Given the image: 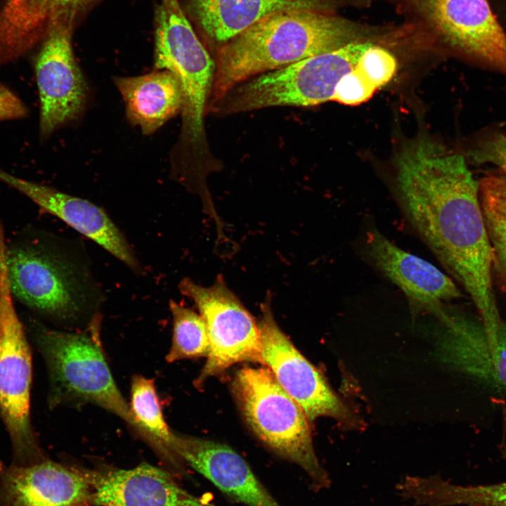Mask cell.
Instances as JSON below:
<instances>
[{
  "instance_id": "obj_1",
  "label": "cell",
  "mask_w": 506,
  "mask_h": 506,
  "mask_svg": "<svg viewBox=\"0 0 506 506\" xmlns=\"http://www.w3.org/2000/svg\"><path fill=\"white\" fill-rule=\"evenodd\" d=\"M403 209L423 242L468 293L488 332L501 318L493 288V257L478 183L464 157L421 140L398 161Z\"/></svg>"
},
{
  "instance_id": "obj_21",
  "label": "cell",
  "mask_w": 506,
  "mask_h": 506,
  "mask_svg": "<svg viewBox=\"0 0 506 506\" xmlns=\"http://www.w3.org/2000/svg\"><path fill=\"white\" fill-rule=\"evenodd\" d=\"M406 500L417 506H506V482L460 486L439 476H408L403 487Z\"/></svg>"
},
{
  "instance_id": "obj_8",
  "label": "cell",
  "mask_w": 506,
  "mask_h": 506,
  "mask_svg": "<svg viewBox=\"0 0 506 506\" xmlns=\"http://www.w3.org/2000/svg\"><path fill=\"white\" fill-rule=\"evenodd\" d=\"M13 300L0 275V415L11 441L13 463L30 465L46 458L31 425L32 355Z\"/></svg>"
},
{
  "instance_id": "obj_11",
  "label": "cell",
  "mask_w": 506,
  "mask_h": 506,
  "mask_svg": "<svg viewBox=\"0 0 506 506\" xmlns=\"http://www.w3.org/2000/svg\"><path fill=\"white\" fill-rule=\"evenodd\" d=\"M263 365L304 410L310 422L330 417L343 425L358 427L357 416L331 389L322 374L297 350L278 325L268 300L258 323Z\"/></svg>"
},
{
  "instance_id": "obj_20",
  "label": "cell",
  "mask_w": 506,
  "mask_h": 506,
  "mask_svg": "<svg viewBox=\"0 0 506 506\" xmlns=\"http://www.w3.org/2000/svg\"><path fill=\"white\" fill-rule=\"evenodd\" d=\"M99 0H6L0 12V35L20 46L43 38L51 22L62 15L79 14Z\"/></svg>"
},
{
  "instance_id": "obj_26",
  "label": "cell",
  "mask_w": 506,
  "mask_h": 506,
  "mask_svg": "<svg viewBox=\"0 0 506 506\" xmlns=\"http://www.w3.org/2000/svg\"><path fill=\"white\" fill-rule=\"evenodd\" d=\"M173 319L171 344L166 356L168 363L207 356L209 339L205 322L193 310L175 301H169Z\"/></svg>"
},
{
  "instance_id": "obj_12",
  "label": "cell",
  "mask_w": 506,
  "mask_h": 506,
  "mask_svg": "<svg viewBox=\"0 0 506 506\" xmlns=\"http://www.w3.org/2000/svg\"><path fill=\"white\" fill-rule=\"evenodd\" d=\"M417 13L455 51L506 73V32L489 0H413Z\"/></svg>"
},
{
  "instance_id": "obj_16",
  "label": "cell",
  "mask_w": 506,
  "mask_h": 506,
  "mask_svg": "<svg viewBox=\"0 0 506 506\" xmlns=\"http://www.w3.org/2000/svg\"><path fill=\"white\" fill-rule=\"evenodd\" d=\"M171 445L183 462L229 497L247 506H281L246 461L229 446L174 432Z\"/></svg>"
},
{
  "instance_id": "obj_29",
  "label": "cell",
  "mask_w": 506,
  "mask_h": 506,
  "mask_svg": "<svg viewBox=\"0 0 506 506\" xmlns=\"http://www.w3.org/2000/svg\"><path fill=\"white\" fill-rule=\"evenodd\" d=\"M495 7L498 13L506 20V0H495Z\"/></svg>"
},
{
  "instance_id": "obj_6",
  "label": "cell",
  "mask_w": 506,
  "mask_h": 506,
  "mask_svg": "<svg viewBox=\"0 0 506 506\" xmlns=\"http://www.w3.org/2000/svg\"><path fill=\"white\" fill-rule=\"evenodd\" d=\"M373 44L360 41L261 74L238 85L212 105L232 114L274 106H313L330 100L344 75Z\"/></svg>"
},
{
  "instance_id": "obj_18",
  "label": "cell",
  "mask_w": 506,
  "mask_h": 506,
  "mask_svg": "<svg viewBox=\"0 0 506 506\" xmlns=\"http://www.w3.org/2000/svg\"><path fill=\"white\" fill-rule=\"evenodd\" d=\"M340 0H189V9L212 40L226 43L265 16L285 11L332 13Z\"/></svg>"
},
{
  "instance_id": "obj_14",
  "label": "cell",
  "mask_w": 506,
  "mask_h": 506,
  "mask_svg": "<svg viewBox=\"0 0 506 506\" xmlns=\"http://www.w3.org/2000/svg\"><path fill=\"white\" fill-rule=\"evenodd\" d=\"M85 472L44 459L30 465L0 462V506H90Z\"/></svg>"
},
{
  "instance_id": "obj_22",
  "label": "cell",
  "mask_w": 506,
  "mask_h": 506,
  "mask_svg": "<svg viewBox=\"0 0 506 506\" xmlns=\"http://www.w3.org/2000/svg\"><path fill=\"white\" fill-rule=\"evenodd\" d=\"M396 67L394 56L373 44L363 53L356 66L339 80L330 100L348 105L367 101L376 90L391 79Z\"/></svg>"
},
{
  "instance_id": "obj_23",
  "label": "cell",
  "mask_w": 506,
  "mask_h": 506,
  "mask_svg": "<svg viewBox=\"0 0 506 506\" xmlns=\"http://www.w3.org/2000/svg\"><path fill=\"white\" fill-rule=\"evenodd\" d=\"M461 371L506 391V321L501 320L491 339L481 331L467 338L461 354Z\"/></svg>"
},
{
  "instance_id": "obj_28",
  "label": "cell",
  "mask_w": 506,
  "mask_h": 506,
  "mask_svg": "<svg viewBox=\"0 0 506 506\" xmlns=\"http://www.w3.org/2000/svg\"><path fill=\"white\" fill-rule=\"evenodd\" d=\"M27 115L28 110L23 102L0 84V121L21 119Z\"/></svg>"
},
{
  "instance_id": "obj_10",
  "label": "cell",
  "mask_w": 506,
  "mask_h": 506,
  "mask_svg": "<svg viewBox=\"0 0 506 506\" xmlns=\"http://www.w3.org/2000/svg\"><path fill=\"white\" fill-rule=\"evenodd\" d=\"M75 20L72 15L54 18L35 60L40 100L39 131L44 138L77 118L86 101L87 85L72 46Z\"/></svg>"
},
{
  "instance_id": "obj_7",
  "label": "cell",
  "mask_w": 506,
  "mask_h": 506,
  "mask_svg": "<svg viewBox=\"0 0 506 506\" xmlns=\"http://www.w3.org/2000/svg\"><path fill=\"white\" fill-rule=\"evenodd\" d=\"M155 70L178 78L183 93L182 131L174 155L189 157L203 131V115L212 89L214 65L197 37L179 0H160L155 16Z\"/></svg>"
},
{
  "instance_id": "obj_27",
  "label": "cell",
  "mask_w": 506,
  "mask_h": 506,
  "mask_svg": "<svg viewBox=\"0 0 506 506\" xmlns=\"http://www.w3.org/2000/svg\"><path fill=\"white\" fill-rule=\"evenodd\" d=\"M468 157L475 164L493 163L506 174V135L495 133L483 138L469 150Z\"/></svg>"
},
{
  "instance_id": "obj_19",
  "label": "cell",
  "mask_w": 506,
  "mask_h": 506,
  "mask_svg": "<svg viewBox=\"0 0 506 506\" xmlns=\"http://www.w3.org/2000/svg\"><path fill=\"white\" fill-rule=\"evenodd\" d=\"M113 82L124 100L128 120L145 135L153 134L181 111V87L170 71L155 70L139 76L115 77Z\"/></svg>"
},
{
  "instance_id": "obj_2",
  "label": "cell",
  "mask_w": 506,
  "mask_h": 506,
  "mask_svg": "<svg viewBox=\"0 0 506 506\" xmlns=\"http://www.w3.org/2000/svg\"><path fill=\"white\" fill-rule=\"evenodd\" d=\"M374 30L330 12L290 10L268 15L220 48L212 104L252 77L364 41Z\"/></svg>"
},
{
  "instance_id": "obj_13",
  "label": "cell",
  "mask_w": 506,
  "mask_h": 506,
  "mask_svg": "<svg viewBox=\"0 0 506 506\" xmlns=\"http://www.w3.org/2000/svg\"><path fill=\"white\" fill-rule=\"evenodd\" d=\"M365 251L376 267L404 293L415 313L436 318L443 302L461 297L453 280L427 261L401 249L375 228L365 236Z\"/></svg>"
},
{
  "instance_id": "obj_15",
  "label": "cell",
  "mask_w": 506,
  "mask_h": 506,
  "mask_svg": "<svg viewBox=\"0 0 506 506\" xmlns=\"http://www.w3.org/2000/svg\"><path fill=\"white\" fill-rule=\"evenodd\" d=\"M0 181L98 244L131 270L140 269L123 233L100 207L53 188L15 176L1 168Z\"/></svg>"
},
{
  "instance_id": "obj_24",
  "label": "cell",
  "mask_w": 506,
  "mask_h": 506,
  "mask_svg": "<svg viewBox=\"0 0 506 506\" xmlns=\"http://www.w3.org/2000/svg\"><path fill=\"white\" fill-rule=\"evenodd\" d=\"M137 423L151 435L165 452L170 469L180 473L183 462L171 448V432L164 420L153 379L140 375L132 377L129 403Z\"/></svg>"
},
{
  "instance_id": "obj_17",
  "label": "cell",
  "mask_w": 506,
  "mask_h": 506,
  "mask_svg": "<svg viewBox=\"0 0 506 506\" xmlns=\"http://www.w3.org/2000/svg\"><path fill=\"white\" fill-rule=\"evenodd\" d=\"M86 474L95 506H217L188 493L169 473L147 463Z\"/></svg>"
},
{
  "instance_id": "obj_9",
  "label": "cell",
  "mask_w": 506,
  "mask_h": 506,
  "mask_svg": "<svg viewBox=\"0 0 506 506\" xmlns=\"http://www.w3.org/2000/svg\"><path fill=\"white\" fill-rule=\"evenodd\" d=\"M179 289L195 304L209 339L207 360L195 381L196 387L235 363L263 365L259 325L221 278L209 287L185 278Z\"/></svg>"
},
{
  "instance_id": "obj_25",
  "label": "cell",
  "mask_w": 506,
  "mask_h": 506,
  "mask_svg": "<svg viewBox=\"0 0 506 506\" xmlns=\"http://www.w3.org/2000/svg\"><path fill=\"white\" fill-rule=\"evenodd\" d=\"M479 200L493 257L506 288V177L488 175L478 183Z\"/></svg>"
},
{
  "instance_id": "obj_3",
  "label": "cell",
  "mask_w": 506,
  "mask_h": 506,
  "mask_svg": "<svg viewBox=\"0 0 506 506\" xmlns=\"http://www.w3.org/2000/svg\"><path fill=\"white\" fill-rule=\"evenodd\" d=\"M30 327L48 369L51 407L99 406L124 420L153 450L158 448L157 441L133 417L112 377L102 346L98 315L79 332L53 330L36 320Z\"/></svg>"
},
{
  "instance_id": "obj_5",
  "label": "cell",
  "mask_w": 506,
  "mask_h": 506,
  "mask_svg": "<svg viewBox=\"0 0 506 506\" xmlns=\"http://www.w3.org/2000/svg\"><path fill=\"white\" fill-rule=\"evenodd\" d=\"M233 390L244 418L259 439L300 467L313 488L329 487L330 480L313 448L309 420L270 369L244 366L235 375Z\"/></svg>"
},
{
  "instance_id": "obj_4",
  "label": "cell",
  "mask_w": 506,
  "mask_h": 506,
  "mask_svg": "<svg viewBox=\"0 0 506 506\" xmlns=\"http://www.w3.org/2000/svg\"><path fill=\"white\" fill-rule=\"evenodd\" d=\"M0 275L13 299L48 318L74 325L97 316L85 266L42 241L5 242L1 227Z\"/></svg>"
}]
</instances>
